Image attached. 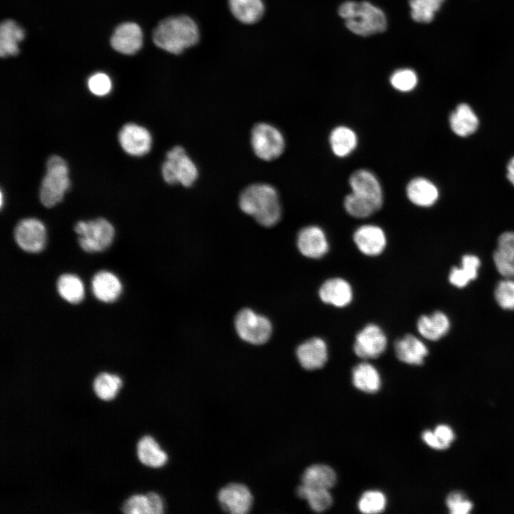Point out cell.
I'll use <instances>...</instances> for the list:
<instances>
[{
    "label": "cell",
    "instance_id": "6da1fadb",
    "mask_svg": "<svg viewBox=\"0 0 514 514\" xmlns=\"http://www.w3.org/2000/svg\"><path fill=\"white\" fill-rule=\"evenodd\" d=\"M239 207L265 227L276 225L281 217V206L277 190L264 183H253L246 187L238 199Z\"/></svg>",
    "mask_w": 514,
    "mask_h": 514
},
{
    "label": "cell",
    "instance_id": "7a4b0ae2",
    "mask_svg": "<svg viewBox=\"0 0 514 514\" xmlns=\"http://www.w3.org/2000/svg\"><path fill=\"white\" fill-rule=\"evenodd\" d=\"M198 39L199 30L196 23L185 15L163 19L153 33V43L160 49L173 54H179L186 49L194 46Z\"/></svg>",
    "mask_w": 514,
    "mask_h": 514
},
{
    "label": "cell",
    "instance_id": "3957f363",
    "mask_svg": "<svg viewBox=\"0 0 514 514\" xmlns=\"http://www.w3.org/2000/svg\"><path fill=\"white\" fill-rule=\"evenodd\" d=\"M338 12L345 20L347 29L358 36H368L381 33L387 28L384 12L368 1H346L339 6Z\"/></svg>",
    "mask_w": 514,
    "mask_h": 514
},
{
    "label": "cell",
    "instance_id": "277c9868",
    "mask_svg": "<svg viewBox=\"0 0 514 514\" xmlns=\"http://www.w3.org/2000/svg\"><path fill=\"white\" fill-rule=\"evenodd\" d=\"M70 186L69 168L66 161L59 156H51L46 163V173L40 186L41 203L48 208L61 202Z\"/></svg>",
    "mask_w": 514,
    "mask_h": 514
},
{
    "label": "cell",
    "instance_id": "5b68a950",
    "mask_svg": "<svg viewBox=\"0 0 514 514\" xmlns=\"http://www.w3.org/2000/svg\"><path fill=\"white\" fill-rule=\"evenodd\" d=\"M163 180L170 185L192 186L198 176V170L194 161L181 146H176L166 153L162 164Z\"/></svg>",
    "mask_w": 514,
    "mask_h": 514
},
{
    "label": "cell",
    "instance_id": "8992f818",
    "mask_svg": "<svg viewBox=\"0 0 514 514\" xmlns=\"http://www.w3.org/2000/svg\"><path fill=\"white\" fill-rule=\"evenodd\" d=\"M251 144L255 155L263 161H273L283 153L286 141L281 131L273 125L260 122L254 125Z\"/></svg>",
    "mask_w": 514,
    "mask_h": 514
},
{
    "label": "cell",
    "instance_id": "52a82bcc",
    "mask_svg": "<svg viewBox=\"0 0 514 514\" xmlns=\"http://www.w3.org/2000/svg\"><path fill=\"white\" fill-rule=\"evenodd\" d=\"M74 230L79 236V242L86 252H99L107 248L113 241L114 228L111 223L103 218L88 221H79Z\"/></svg>",
    "mask_w": 514,
    "mask_h": 514
},
{
    "label": "cell",
    "instance_id": "ba28073f",
    "mask_svg": "<svg viewBox=\"0 0 514 514\" xmlns=\"http://www.w3.org/2000/svg\"><path fill=\"white\" fill-rule=\"evenodd\" d=\"M235 328L241 339L254 345L265 343L272 333L270 321L248 308L241 310L236 315Z\"/></svg>",
    "mask_w": 514,
    "mask_h": 514
},
{
    "label": "cell",
    "instance_id": "9c48e42d",
    "mask_svg": "<svg viewBox=\"0 0 514 514\" xmlns=\"http://www.w3.org/2000/svg\"><path fill=\"white\" fill-rule=\"evenodd\" d=\"M387 344L388 339L384 331L378 325L371 323L356 334L353 351L360 358L373 359L384 353Z\"/></svg>",
    "mask_w": 514,
    "mask_h": 514
},
{
    "label": "cell",
    "instance_id": "30bf717a",
    "mask_svg": "<svg viewBox=\"0 0 514 514\" xmlns=\"http://www.w3.org/2000/svg\"><path fill=\"white\" fill-rule=\"evenodd\" d=\"M14 238L22 250L29 253L40 252L46 244V228L37 218L22 219L14 229Z\"/></svg>",
    "mask_w": 514,
    "mask_h": 514
},
{
    "label": "cell",
    "instance_id": "8fae6325",
    "mask_svg": "<svg viewBox=\"0 0 514 514\" xmlns=\"http://www.w3.org/2000/svg\"><path fill=\"white\" fill-rule=\"evenodd\" d=\"M351 192L372 202L379 210L383 204V191L381 182L371 171L361 168L349 177Z\"/></svg>",
    "mask_w": 514,
    "mask_h": 514
},
{
    "label": "cell",
    "instance_id": "7c38bea8",
    "mask_svg": "<svg viewBox=\"0 0 514 514\" xmlns=\"http://www.w3.org/2000/svg\"><path fill=\"white\" fill-rule=\"evenodd\" d=\"M297 247L305 257L320 259L329 251V242L322 228L309 225L302 228L297 236Z\"/></svg>",
    "mask_w": 514,
    "mask_h": 514
},
{
    "label": "cell",
    "instance_id": "4fadbf2b",
    "mask_svg": "<svg viewBox=\"0 0 514 514\" xmlns=\"http://www.w3.org/2000/svg\"><path fill=\"white\" fill-rule=\"evenodd\" d=\"M353 240L358 250L370 257L381 255L388 243L384 230L375 224H364L358 227L353 233Z\"/></svg>",
    "mask_w": 514,
    "mask_h": 514
},
{
    "label": "cell",
    "instance_id": "5bb4252c",
    "mask_svg": "<svg viewBox=\"0 0 514 514\" xmlns=\"http://www.w3.org/2000/svg\"><path fill=\"white\" fill-rule=\"evenodd\" d=\"M119 141L124 151L133 156L146 155L152 145V136L149 131L133 123L126 124L121 128Z\"/></svg>",
    "mask_w": 514,
    "mask_h": 514
},
{
    "label": "cell",
    "instance_id": "9a60e30c",
    "mask_svg": "<svg viewBox=\"0 0 514 514\" xmlns=\"http://www.w3.org/2000/svg\"><path fill=\"white\" fill-rule=\"evenodd\" d=\"M223 509L232 514H245L253 503L250 490L241 483H231L221 488L218 495Z\"/></svg>",
    "mask_w": 514,
    "mask_h": 514
},
{
    "label": "cell",
    "instance_id": "2e32d148",
    "mask_svg": "<svg viewBox=\"0 0 514 514\" xmlns=\"http://www.w3.org/2000/svg\"><path fill=\"white\" fill-rule=\"evenodd\" d=\"M318 296L326 304L336 308H344L352 302L353 291L348 281L341 277H333L326 280L321 284Z\"/></svg>",
    "mask_w": 514,
    "mask_h": 514
},
{
    "label": "cell",
    "instance_id": "e0dca14e",
    "mask_svg": "<svg viewBox=\"0 0 514 514\" xmlns=\"http://www.w3.org/2000/svg\"><path fill=\"white\" fill-rule=\"evenodd\" d=\"M300 365L306 370L313 371L323 367L328 361L326 342L320 337L311 338L301 343L296 349Z\"/></svg>",
    "mask_w": 514,
    "mask_h": 514
},
{
    "label": "cell",
    "instance_id": "ac0fdd59",
    "mask_svg": "<svg viewBox=\"0 0 514 514\" xmlns=\"http://www.w3.org/2000/svg\"><path fill=\"white\" fill-rule=\"evenodd\" d=\"M143 34L140 26L132 22L120 24L115 29L111 38V46L124 54H133L141 47Z\"/></svg>",
    "mask_w": 514,
    "mask_h": 514
},
{
    "label": "cell",
    "instance_id": "d6986e66",
    "mask_svg": "<svg viewBox=\"0 0 514 514\" xmlns=\"http://www.w3.org/2000/svg\"><path fill=\"white\" fill-rule=\"evenodd\" d=\"M394 350L400 361L415 366L422 365L428 353L424 343L412 334H406L398 339L395 343Z\"/></svg>",
    "mask_w": 514,
    "mask_h": 514
},
{
    "label": "cell",
    "instance_id": "ffe728a7",
    "mask_svg": "<svg viewBox=\"0 0 514 514\" xmlns=\"http://www.w3.org/2000/svg\"><path fill=\"white\" fill-rule=\"evenodd\" d=\"M493 258L501 276L514 278V231L505 232L499 236Z\"/></svg>",
    "mask_w": 514,
    "mask_h": 514
},
{
    "label": "cell",
    "instance_id": "44dd1931",
    "mask_svg": "<svg viewBox=\"0 0 514 514\" xmlns=\"http://www.w3.org/2000/svg\"><path fill=\"white\" fill-rule=\"evenodd\" d=\"M408 200L415 206L430 207L438 200L439 192L435 185L423 177L411 179L405 188Z\"/></svg>",
    "mask_w": 514,
    "mask_h": 514
},
{
    "label": "cell",
    "instance_id": "7402d4cb",
    "mask_svg": "<svg viewBox=\"0 0 514 514\" xmlns=\"http://www.w3.org/2000/svg\"><path fill=\"white\" fill-rule=\"evenodd\" d=\"M419 334L429 341H438L448 332L450 321L441 311H435L430 315H422L417 321Z\"/></svg>",
    "mask_w": 514,
    "mask_h": 514
},
{
    "label": "cell",
    "instance_id": "603a6c76",
    "mask_svg": "<svg viewBox=\"0 0 514 514\" xmlns=\"http://www.w3.org/2000/svg\"><path fill=\"white\" fill-rule=\"evenodd\" d=\"M121 288L119 279L109 271H99L92 279V291L95 297L102 302L116 301L121 294Z\"/></svg>",
    "mask_w": 514,
    "mask_h": 514
},
{
    "label": "cell",
    "instance_id": "cb8c5ba5",
    "mask_svg": "<svg viewBox=\"0 0 514 514\" xmlns=\"http://www.w3.org/2000/svg\"><path fill=\"white\" fill-rule=\"evenodd\" d=\"M328 139L333 153L339 158L349 156L358 145L357 134L346 126L335 127L331 131Z\"/></svg>",
    "mask_w": 514,
    "mask_h": 514
},
{
    "label": "cell",
    "instance_id": "d4e9b609",
    "mask_svg": "<svg viewBox=\"0 0 514 514\" xmlns=\"http://www.w3.org/2000/svg\"><path fill=\"white\" fill-rule=\"evenodd\" d=\"M452 131L460 136H467L478 128L479 121L473 109L466 104H459L449 118Z\"/></svg>",
    "mask_w": 514,
    "mask_h": 514
},
{
    "label": "cell",
    "instance_id": "484cf974",
    "mask_svg": "<svg viewBox=\"0 0 514 514\" xmlns=\"http://www.w3.org/2000/svg\"><path fill=\"white\" fill-rule=\"evenodd\" d=\"M352 382L357 389L367 393H376L381 384L378 370L368 362L360 363L353 368Z\"/></svg>",
    "mask_w": 514,
    "mask_h": 514
},
{
    "label": "cell",
    "instance_id": "4316f807",
    "mask_svg": "<svg viewBox=\"0 0 514 514\" xmlns=\"http://www.w3.org/2000/svg\"><path fill=\"white\" fill-rule=\"evenodd\" d=\"M137 456L139 461L151 468H160L167 461L166 453L156 440L150 435L142 437L137 443Z\"/></svg>",
    "mask_w": 514,
    "mask_h": 514
},
{
    "label": "cell",
    "instance_id": "83f0119b",
    "mask_svg": "<svg viewBox=\"0 0 514 514\" xmlns=\"http://www.w3.org/2000/svg\"><path fill=\"white\" fill-rule=\"evenodd\" d=\"M24 31L15 21L6 20L0 26V55L2 58L16 55L19 43L24 39Z\"/></svg>",
    "mask_w": 514,
    "mask_h": 514
},
{
    "label": "cell",
    "instance_id": "f1b7e54d",
    "mask_svg": "<svg viewBox=\"0 0 514 514\" xmlns=\"http://www.w3.org/2000/svg\"><path fill=\"white\" fill-rule=\"evenodd\" d=\"M301 480L308 487L329 490L336 484V474L330 466L316 464L305 470Z\"/></svg>",
    "mask_w": 514,
    "mask_h": 514
},
{
    "label": "cell",
    "instance_id": "f546056e",
    "mask_svg": "<svg viewBox=\"0 0 514 514\" xmlns=\"http://www.w3.org/2000/svg\"><path fill=\"white\" fill-rule=\"evenodd\" d=\"M228 6L233 16L243 24L257 22L264 12L262 0H228Z\"/></svg>",
    "mask_w": 514,
    "mask_h": 514
},
{
    "label": "cell",
    "instance_id": "4dcf8cb0",
    "mask_svg": "<svg viewBox=\"0 0 514 514\" xmlns=\"http://www.w3.org/2000/svg\"><path fill=\"white\" fill-rule=\"evenodd\" d=\"M480 261L474 255H465L462 257L461 266L453 267L449 273L450 283L458 287L463 288L470 281L475 279L478 276Z\"/></svg>",
    "mask_w": 514,
    "mask_h": 514
},
{
    "label": "cell",
    "instance_id": "1f68e13d",
    "mask_svg": "<svg viewBox=\"0 0 514 514\" xmlns=\"http://www.w3.org/2000/svg\"><path fill=\"white\" fill-rule=\"evenodd\" d=\"M57 289L62 298L71 303H78L84 296V287L81 279L73 274L61 276L57 282Z\"/></svg>",
    "mask_w": 514,
    "mask_h": 514
},
{
    "label": "cell",
    "instance_id": "d6a6232c",
    "mask_svg": "<svg viewBox=\"0 0 514 514\" xmlns=\"http://www.w3.org/2000/svg\"><path fill=\"white\" fill-rule=\"evenodd\" d=\"M298 497L306 499L311 508L316 512H323L331 507L333 499L329 490L310 488L301 485L297 488Z\"/></svg>",
    "mask_w": 514,
    "mask_h": 514
},
{
    "label": "cell",
    "instance_id": "836d02e7",
    "mask_svg": "<svg viewBox=\"0 0 514 514\" xmlns=\"http://www.w3.org/2000/svg\"><path fill=\"white\" fill-rule=\"evenodd\" d=\"M121 386L122 381L119 376L106 372L100 373L93 382L95 394L104 400L113 399Z\"/></svg>",
    "mask_w": 514,
    "mask_h": 514
},
{
    "label": "cell",
    "instance_id": "e575fe53",
    "mask_svg": "<svg viewBox=\"0 0 514 514\" xmlns=\"http://www.w3.org/2000/svg\"><path fill=\"white\" fill-rule=\"evenodd\" d=\"M445 0H409L411 18L418 23H430Z\"/></svg>",
    "mask_w": 514,
    "mask_h": 514
},
{
    "label": "cell",
    "instance_id": "d590c367",
    "mask_svg": "<svg viewBox=\"0 0 514 514\" xmlns=\"http://www.w3.org/2000/svg\"><path fill=\"white\" fill-rule=\"evenodd\" d=\"M343 206L351 216L357 218H367L379 211L372 202L353 192L346 196Z\"/></svg>",
    "mask_w": 514,
    "mask_h": 514
},
{
    "label": "cell",
    "instance_id": "8d00e7d4",
    "mask_svg": "<svg viewBox=\"0 0 514 514\" xmlns=\"http://www.w3.org/2000/svg\"><path fill=\"white\" fill-rule=\"evenodd\" d=\"M386 498L382 492L368 490L365 492L360 498L358 508L363 513H379L386 508Z\"/></svg>",
    "mask_w": 514,
    "mask_h": 514
},
{
    "label": "cell",
    "instance_id": "74e56055",
    "mask_svg": "<svg viewBox=\"0 0 514 514\" xmlns=\"http://www.w3.org/2000/svg\"><path fill=\"white\" fill-rule=\"evenodd\" d=\"M391 86L397 91L408 92L413 90L418 84L416 73L410 69L395 71L390 78Z\"/></svg>",
    "mask_w": 514,
    "mask_h": 514
},
{
    "label": "cell",
    "instance_id": "f35d334b",
    "mask_svg": "<svg viewBox=\"0 0 514 514\" xmlns=\"http://www.w3.org/2000/svg\"><path fill=\"white\" fill-rule=\"evenodd\" d=\"M494 296L503 309L514 310V278H505L497 284Z\"/></svg>",
    "mask_w": 514,
    "mask_h": 514
},
{
    "label": "cell",
    "instance_id": "ab89813d",
    "mask_svg": "<svg viewBox=\"0 0 514 514\" xmlns=\"http://www.w3.org/2000/svg\"><path fill=\"white\" fill-rule=\"evenodd\" d=\"M121 511L126 514H152L147 494H138L129 497L122 505Z\"/></svg>",
    "mask_w": 514,
    "mask_h": 514
},
{
    "label": "cell",
    "instance_id": "60d3db41",
    "mask_svg": "<svg viewBox=\"0 0 514 514\" xmlns=\"http://www.w3.org/2000/svg\"><path fill=\"white\" fill-rule=\"evenodd\" d=\"M446 505L452 514H467L473 509V503L460 492H453L446 498Z\"/></svg>",
    "mask_w": 514,
    "mask_h": 514
},
{
    "label": "cell",
    "instance_id": "b9f144b4",
    "mask_svg": "<svg viewBox=\"0 0 514 514\" xmlns=\"http://www.w3.org/2000/svg\"><path fill=\"white\" fill-rule=\"evenodd\" d=\"M111 86L110 78L104 73H96L88 80V87L90 91L96 96H103L108 94Z\"/></svg>",
    "mask_w": 514,
    "mask_h": 514
},
{
    "label": "cell",
    "instance_id": "7bdbcfd3",
    "mask_svg": "<svg viewBox=\"0 0 514 514\" xmlns=\"http://www.w3.org/2000/svg\"><path fill=\"white\" fill-rule=\"evenodd\" d=\"M433 433L437 438L448 448L450 443L454 440V433L453 430L447 425H438L435 427Z\"/></svg>",
    "mask_w": 514,
    "mask_h": 514
},
{
    "label": "cell",
    "instance_id": "ee69618b",
    "mask_svg": "<svg viewBox=\"0 0 514 514\" xmlns=\"http://www.w3.org/2000/svg\"><path fill=\"white\" fill-rule=\"evenodd\" d=\"M423 441L430 448L436 450H444L448 448L435 435L433 431L425 430L422 434Z\"/></svg>",
    "mask_w": 514,
    "mask_h": 514
},
{
    "label": "cell",
    "instance_id": "f6af8a7d",
    "mask_svg": "<svg viewBox=\"0 0 514 514\" xmlns=\"http://www.w3.org/2000/svg\"><path fill=\"white\" fill-rule=\"evenodd\" d=\"M147 495L150 500L152 514L163 513L164 505L160 495L154 492H149L147 493Z\"/></svg>",
    "mask_w": 514,
    "mask_h": 514
},
{
    "label": "cell",
    "instance_id": "bcb514c9",
    "mask_svg": "<svg viewBox=\"0 0 514 514\" xmlns=\"http://www.w3.org/2000/svg\"><path fill=\"white\" fill-rule=\"evenodd\" d=\"M507 178L514 186V157L510 159L507 166Z\"/></svg>",
    "mask_w": 514,
    "mask_h": 514
},
{
    "label": "cell",
    "instance_id": "7dc6e473",
    "mask_svg": "<svg viewBox=\"0 0 514 514\" xmlns=\"http://www.w3.org/2000/svg\"><path fill=\"white\" fill-rule=\"evenodd\" d=\"M3 206V193L1 192V206Z\"/></svg>",
    "mask_w": 514,
    "mask_h": 514
}]
</instances>
